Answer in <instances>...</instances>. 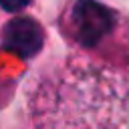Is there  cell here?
<instances>
[{"label": "cell", "mask_w": 129, "mask_h": 129, "mask_svg": "<svg viewBox=\"0 0 129 129\" xmlns=\"http://www.w3.org/2000/svg\"><path fill=\"white\" fill-rule=\"evenodd\" d=\"M34 129H129V81L101 67L67 69L32 103Z\"/></svg>", "instance_id": "obj_1"}, {"label": "cell", "mask_w": 129, "mask_h": 129, "mask_svg": "<svg viewBox=\"0 0 129 129\" xmlns=\"http://www.w3.org/2000/svg\"><path fill=\"white\" fill-rule=\"evenodd\" d=\"M113 26L115 14L95 0H77L69 16L71 34L83 46H95L113 30Z\"/></svg>", "instance_id": "obj_2"}, {"label": "cell", "mask_w": 129, "mask_h": 129, "mask_svg": "<svg viewBox=\"0 0 129 129\" xmlns=\"http://www.w3.org/2000/svg\"><path fill=\"white\" fill-rule=\"evenodd\" d=\"M44 44V32L40 24L32 18L20 16L10 20L2 30V48L20 56L30 58L34 56Z\"/></svg>", "instance_id": "obj_3"}, {"label": "cell", "mask_w": 129, "mask_h": 129, "mask_svg": "<svg viewBox=\"0 0 129 129\" xmlns=\"http://www.w3.org/2000/svg\"><path fill=\"white\" fill-rule=\"evenodd\" d=\"M30 2H32V0H0V6H2L4 10H8V12H20V10H24Z\"/></svg>", "instance_id": "obj_4"}]
</instances>
